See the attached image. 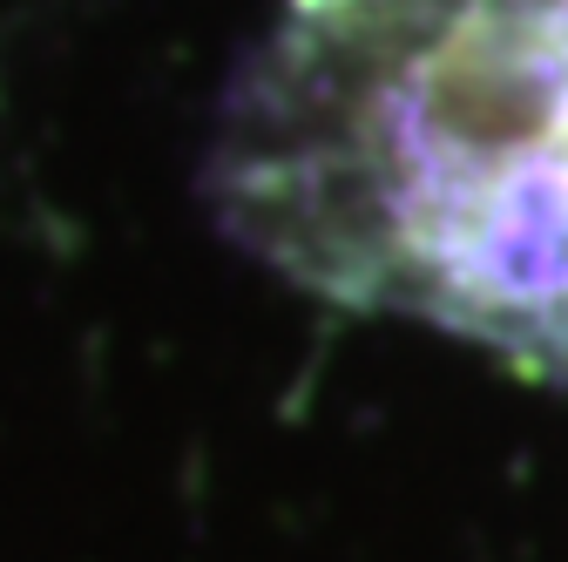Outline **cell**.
Returning <instances> with one entry per match:
<instances>
[{"instance_id":"obj_1","label":"cell","mask_w":568,"mask_h":562,"mask_svg":"<svg viewBox=\"0 0 568 562\" xmlns=\"http://www.w3.org/2000/svg\"><path fill=\"white\" fill-rule=\"evenodd\" d=\"M210 197L305 292L568 387V0H292Z\"/></svg>"}]
</instances>
